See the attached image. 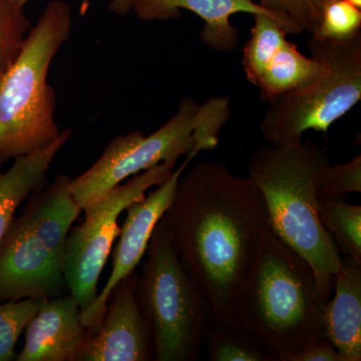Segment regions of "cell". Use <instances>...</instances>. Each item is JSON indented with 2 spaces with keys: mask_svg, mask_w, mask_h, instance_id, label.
<instances>
[{
  "mask_svg": "<svg viewBox=\"0 0 361 361\" xmlns=\"http://www.w3.org/2000/svg\"><path fill=\"white\" fill-rule=\"evenodd\" d=\"M164 218L180 261L208 301L211 322L231 324L233 301L269 229L262 195L248 177L204 161L180 176Z\"/></svg>",
  "mask_w": 361,
  "mask_h": 361,
  "instance_id": "obj_1",
  "label": "cell"
},
{
  "mask_svg": "<svg viewBox=\"0 0 361 361\" xmlns=\"http://www.w3.org/2000/svg\"><path fill=\"white\" fill-rule=\"evenodd\" d=\"M329 300L310 263L269 228L233 301L232 322L273 360L292 361L308 342L324 336Z\"/></svg>",
  "mask_w": 361,
  "mask_h": 361,
  "instance_id": "obj_2",
  "label": "cell"
},
{
  "mask_svg": "<svg viewBox=\"0 0 361 361\" xmlns=\"http://www.w3.org/2000/svg\"><path fill=\"white\" fill-rule=\"evenodd\" d=\"M329 157L315 142L262 147L252 157L248 178L262 195L271 231L305 259L327 298L341 252L318 216L317 189Z\"/></svg>",
  "mask_w": 361,
  "mask_h": 361,
  "instance_id": "obj_3",
  "label": "cell"
},
{
  "mask_svg": "<svg viewBox=\"0 0 361 361\" xmlns=\"http://www.w3.org/2000/svg\"><path fill=\"white\" fill-rule=\"evenodd\" d=\"M71 13L66 1H49L18 58L0 77V164L47 148L61 134L47 75L70 37Z\"/></svg>",
  "mask_w": 361,
  "mask_h": 361,
  "instance_id": "obj_4",
  "label": "cell"
},
{
  "mask_svg": "<svg viewBox=\"0 0 361 361\" xmlns=\"http://www.w3.org/2000/svg\"><path fill=\"white\" fill-rule=\"evenodd\" d=\"M68 176L30 195L0 244V303L54 298L63 291L66 243L82 209Z\"/></svg>",
  "mask_w": 361,
  "mask_h": 361,
  "instance_id": "obj_5",
  "label": "cell"
},
{
  "mask_svg": "<svg viewBox=\"0 0 361 361\" xmlns=\"http://www.w3.org/2000/svg\"><path fill=\"white\" fill-rule=\"evenodd\" d=\"M230 114L226 97H211L203 104L185 97L177 113L153 134L145 137L135 130L115 137L89 170L71 180L73 199L82 211L133 176L166 161L176 164L182 156L196 157L215 149Z\"/></svg>",
  "mask_w": 361,
  "mask_h": 361,
  "instance_id": "obj_6",
  "label": "cell"
},
{
  "mask_svg": "<svg viewBox=\"0 0 361 361\" xmlns=\"http://www.w3.org/2000/svg\"><path fill=\"white\" fill-rule=\"evenodd\" d=\"M145 256L137 297L153 337L155 360H198L211 323L210 307L180 261L164 216Z\"/></svg>",
  "mask_w": 361,
  "mask_h": 361,
  "instance_id": "obj_7",
  "label": "cell"
},
{
  "mask_svg": "<svg viewBox=\"0 0 361 361\" xmlns=\"http://www.w3.org/2000/svg\"><path fill=\"white\" fill-rule=\"evenodd\" d=\"M311 56L323 63L316 80L268 102L260 122L261 134L270 146L302 141L306 130L327 134L361 99V32L348 39L307 40Z\"/></svg>",
  "mask_w": 361,
  "mask_h": 361,
  "instance_id": "obj_8",
  "label": "cell"
},
{
  "mask_svg": "<svg viewBox=\"0 0 361 361\" xmlns=\"http://www.w3.org/2000/svg\"><path fill=\"white\" fill-rule=\"evenodd\" d=\"M176 164L166 161L130 177L101 200L85 208V220L71 227L66 243L65 280L71 295L82 310L96 301L97 283L121 227L118 217L151 188L159 186L174 172Z\"/></svg>",
  "mask_w": 361,
  "mask_h": 361,
  "instance_id": "obj_9",
  "label": "cell"
},
{
  "mask_svg": "<svg viewBox=\"0 0 361 361\" xmlns=\"http://www.w3.org/2000/svg\"><path fill=\"white\" fill-rule=\"evenodd\" d=\"M193 159V156H187L186 161L174 170L165 182L126 209L127 217L121 228L118 241L114 250L110 278L101 293L97 294L96 301L80 312V318L89 334L94 331L103 322L109 299L116 284L137 270L141 263L154 229L172 203L180 177Z\"/></svg>",
  "mask_w": 361,
  "mask_h": 361,
  "instance_id": "obj_10",
  "label": "cell"
},
{
  "mask_svg": "<svg viewBox=\"0 0 361 361\" xmlns=\"http://www.w3.org/2000/svg\"><path fill=\"white\" fill-rule=\"evenodd\" d=\"M137 271L116 284L103 322L90 332L80 361L155 360L153 337L137 297Z\"/></svg>",
  "mask_w": 361,
  "mask_h": 361,
  "instance_id": "obj_11",
  "label": "cell"
},
{
  "mask_svg": "<svg viewBox=\"0 0 361 361\" xmlns=\"http://www.w3.org/2000/svg\"><path fill=\"white\" fill-rule=\"evenodd\" d=\"M182 9L204 20L202 39L217 51L232 52L238 47V30L230 23L235 13L262 14L277 20L288 35L304 32L288 16L271 11L254 0H137L134 11L142 20H170L179 18Z\"/></svg>",
  "mask_w": 361,
  "mask_h": 361,
  "instance_id": "obj_12",
  "label": "cell"
},
{
  "mask_svg": "<svg viewBox=\"0 0 361 361\" xmlns=\"http://www.w3.org/2000/svg\"><path fill=\"white\" fill-rule=\"evenodd\" d=\"M82 308L73 296L42 299L25 329L18 361H80L89 330L80 318Z\"/></svg>",
  "mask_w": 361,
  "mask_h": 361,
  "instance_id": "obj_13",
  "label": "cell"
},
{
  "mask_svg": "<svg viewBox=\"0 0 361 361\" xmlns=\"http://www.w3.org/2000/svg\"><path fill=\"white\" fill-rule=\"evenodd\" d=\"M334 297L325 304L324 336L345 361L361 360V261L341 258Z\"/></svg>",
  "mask_w": 361,
  "mask_h": 361,
  "instance_id": "obj_14",
  "label": "cell"
},
{
  "mask_svg": "<svg viewBox=\"0 0 361 361\" xmlns=\"http://www.w3.org/2000/svg\"><path fill=\"white\" fill-rule=\"evenodd\" d=\"M71 135V130H63L49 147L14 159L13 166L6 172L0 173V244L20 204L47 186V171Z\"/></svg>",
  "mask_w": 361,
  "mask_h": 361,
  "instance_id": "obj_15",
  "label": "cell"
},
{
  "mask_svg": "<svg viewBox=\"0 0 361 361\" xmlns=\"http://www.w3.org/2000/svg\"><path fill=\"white\" fill-rule=\"evenodd\" d=\"M323 68L319 59L307 58L293 42L287 40L256 85L260 90L261 101L268 103L280 94L305 87L322 75Z\"/></svg>",
  "mask_w": 361,
  "mask_h": 361,
  "instance_id": "obj_16",
  "label": "cell"
},
{
  "mask_svg": "<svg viewBox=\"0 0 361 361\" xmlns=\"http://www.w3.org/2000/svg\"><path fill=\"white\" fill-rule=\"evenodd\" d=\"M318 216L344 257L361 261V206L344 197L318 199Z\"/></svg>",
  "mask_w": 361,
  "mask_h": 361,
  "instance_id": "obj_17",
  "label": "cell"
},
{
  "mask_svg": "<svg viewBox=\"0 0 361 361\" xmlns=\"http://www.w3.org/2000/svg\"><path fill=\"white\" fill-rule=\"evenodd\" d=\"M253 16L254 26L250 39L244 47L242 65L247 80L256 85L271 59L287 42L288 32L274 18L262 14Z\"/></svg>",
  "mask_w": 361,
  "mask_h": 361,
  "instance_id": "obj_18",
  "label": "cell"
},
{
  "mask_svg": "<svg viewBox=\"0 0 361 361\" xmlns=\"http://www.w3.org/2000/svg\"><path fill=\"white\" fill-rule=\"evenodd\" d=\"M210 361H274L247 332L235 323L211 322L205 341Z\"/></svg>",
  "mask_w": 361,
  "mask_h": 361,
  "instance_id": "obj_19",
  "label": "cell"
},
{
  "mask_svg": "<svg viewBox=\"0 0 361 361\" xmlns=\"http://www.w3.org/2000/svg\"><path fill=\"white\" fill-rule=\"evenodd\" d=\"M42 300L25 298L0 304V361L16 360V342L39 310Z\"/></svg>",
  "mask_w": 361,
  "mask_h": 361,
  "instance_id": "obj_20",
  "label": "cell"
},
{
  "mask_svg": "<svg viewBox=\"0 0 361 361\" xmlns=\"http://www.w3.org/2000/svg\"><path fill=\"white\" fill-rule=\"evenodd\" d=\"M30 30V23L9 0H0V77L13 65Z\"/></svg>",
  "mask_w": 361,
  "mask_h": 361,
  "instance_id": "obj_21",
  "label": "cell"
},
{
  "mask_svg": "<svg viewBox=\"0 0 361 361\" xmlns=\"http://www.w3.org/2000/svg\"><path fill=\"white\" fill-rule=\"evenodd\" d=\"M361 32V9L348 0H330L320 11L313 37L320 39H348Z\"/></svg>",
  "mask_w": 361,
  "mask_h": 361,
  "instance_id": "obj_22",
  "label": "cell"
},
{
  "mask_svg": "<svg viewBox=\"0 0 361 361\" xmlns=\"http://www.w3.org/2000/svg\"><path fill=\"white\" fill-rule=\"evenodd\" d=\"M361 192V156L341 164H329L323 171L318 198H336Z\"/></svg>",
  "mask_w": 361,
  "mask_h": 361,
  "instance_id": "obj_23",
  "label": "cell"
},
{
  "mask_svg": "<svg viewBox=\"0 0 361 361\" xmlns=\"http://www.w3.org/2000/svg\"><path fill=\"white\" fill-rule=\"evenodd\" d=\"M259 4L274 13L288 16L304 32H314L319 16L311 6L310 0H259Z\"/></svg>",
  "mask_w": 361,
  "mask_h": 361,
  "instance_id": "obj_24",
  "label": "cell"
},
{
  "mask_svg": "<svg viewBox=\"0 0 361 361\" xmlns=\"http://www.w3.org/2000/svg\"><path fill=\"white\" fill-rule=\"evenodd\" d=\"M292 361H345L334 344L322 336L308 342Z\"/></svg>",
  "mask_w": 361,
  "mask_h": 361,
  "instance_id": "obj_25",
  "label": "cell"
},
{
  "mask_svg": "<svg viewBox=\"0 0 361 361\" xmlns=\"http://www.w3.org/2000/svg\"><path fill=\"white\" fill-rule=\"evenodd\" d=\"M137 0H110V8L118 16H127L134 11Z\"/></svg>",
  "mask_w": 361,
  "mask_h": 361,
  "instance_id": "obj_26",
  "label": "cell"
},
{
  "mask_svg": "<svg viewBox=\"0 0 361 361\" xmlns=\"http://www.w3.org/2000/svg\"><path fill=\"white\" fill-rule=\"evenodd\" d=\"M330 1V0H310L311 6H312L313 8L316 13H318L320 18V11H322V8L327 2Z\"/></svg>",
  "mask_w": 361,
  "mask_h": 361,
  "instance_id": "obj_27",
  "label": "cell"
},
{
  "mask_svg": "<svg viewBox=\"0 0 361 361\" xmlns=\"http://www.w3.org/2000/svg\"><path fill=\"white\" fill-rule=\"evenodd\" d=\"M9 1L16 7H18V8L23 9L28 0H9Z\"/></svg>",
  "mask_w": 361,
  "mask_h": 361,
  "instance_id": "obj_28",
  "label": "cell"
},
{
  "mask_svg": "<svg viewBox=\"0 0 361 361\" xmlns=\"http://www.w3.org/2000/svg\"><path fill=\"white\" fill-rule=\"evenodd\" d=\"M348 2H350L353 6L357 7V8L361 9V0H348Z\"/></svg>",
  "mask_w": 361,
  "mask_h": 361,
  "instance_id": "obj_29",
  "label": "cell"
}]
</instances>
